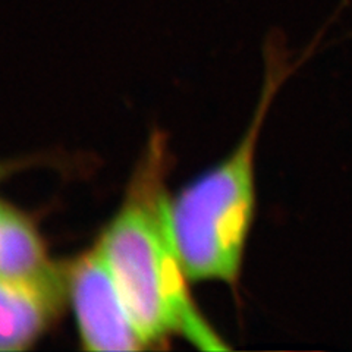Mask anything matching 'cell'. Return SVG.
Wrapping results in <instances>:
<instances>
[{
	"label": "cell",
	"instance_id": "5b68a950",
	"mask_svg": "<svg viewBox=\"0 0 352 352\" xmlns=\"http://www.w3.org/2000/svg\"><path fill=\"white\" fill-rule=\"evenodd\" d=\"M63 269L50 260L34 220L0 200V278L41 280L59 276Z\"/></svg>",
	"mask_w": 352,
	"mask_h": 352
},
{
	"label": "cell",
	"instance_id": "3957f363",
	"mask_svg": "<svg viewBox=\"0 0 352 352\" xmlns=\"http://www.w3.org/2000/svg\"><path fill=\"white\" fill-rule=\"evenodd\" d=\"M69 298L84 349H147L132 322L103 251L96 245L65 267Z\"/></svg>",
	"mask_w": 352,
	"mask_h": 352
},
{
	"label": "cell",
	"instance_id": "6da1fadb",
	"mask_svg": "<svg viewBox=\"0 0 352 352\" xmlns=\"http://www.w3.org/2000/svg\"><path fill=\"white\" fill-rule=\"evenodd\" d=\"M168 170L166 140L154 132L122 204L97 242L148 348L178 336L203 351L230 349L191 296L172 234Z\"/></svg>",
	"mask_w": 352,
	"mask_h": 352
},
{
	"label": "cell",
	"instance_id": "8992f818",
	"mask_svg": "<svg viewBox=\"0 0 352 352\" xmlns=\"http://www.w3.org/2000/svg\"><path fill=\"white\" fill-rule=\"evenodd\" d=\"M32 163V162H31ZM30 162L19 160V162H0V181H3L8 176H10L15 172H19L24 169L27 164H31Z\"/></svg>",
	"mask_w": 352,
	"mask_h": 352
},
{
	"label": "cell",
	"instance_id": "277c9868",
	"mask_svg": "<svg viewBox=\"0 0 352 352\" xmlns=\"http://www.w3.org/2000/svg\"><path fill=\"white\" fill-rule=\"evenodd\" d=\"M66 298L65 269L41 280L0 278V351H25L58 320Z\"/></svg>",
	"mask_w": 352,
	"mask_h": 352
},
{
	"label": "cell",
	"instance_id": "7a4b0ae2",
	"mask_svg": "<svg viewBox=\"0 0 352 352\" xmlns=\"http://www.w3.org/2000/svg\"><path fill=\"white\" fill-rule=\"evenodd\" d=\"M266 69L248 128L228 156L170 197L176 248L191 282H222L238 289L257 212L256 162L264 122L296 65L279 46L266 47Z\"/></svg>",
	"mask_w": 352,
	"mask_h": 352
}]
</instances>
